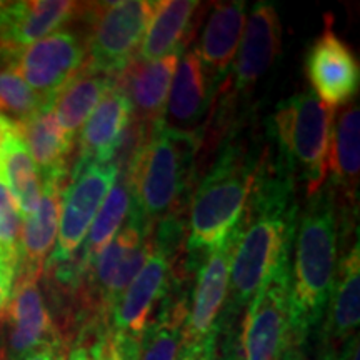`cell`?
<instances>
[{
	"mask_svg": "<svg viewBox=\"0 0 360 360\" xmlns=\"http://www.w3.org/2000/svg\"><path fill=\"white\" fill-rule=\"evenodd\" d=\"M334 109L312 92L295 94L281 102L270 117L277 141V164L312 197L326 186Z\"/></svg>",
	"mask_w": 360,
	"mask_h": 360,
	"instance_id": "5b68a950",
	"label": "cell"
},
{
	"mask_svg": "<svg viewBox=\"0 0 360 360\" xmlns=\"http://www.w3.org/2000/svg\"><path fill=\"white\" fill-rule=\"evenodd\" d=\"M155 7L152 0L84 4L77 20L85 25L90 64L114 77L122 72L137 58Z\"/></svg>",
	"mask_w": 360,
	"mask_h": 360,
	"instance_id": "8992f818",
	"label": "cell"
},
{
	"mask_svg": "<svg viewBox=\"0 0 360 360\" xmlns=\"http://www.w3.org/2000/svg\"><path fill=\"white\" fill-rule=\"evenodd\" d=\"M7 7H8V2H0V25H2L4 22V15H6Z\"/></svg>",
	"mask_w": 360,
	"mask_h": 360,
	"instance_id": "f35d334b",
	"label": "cell"
},
{
	"mask_svg": "<svg viewBox=\"0 0 360 360\" xmlns=\"http://www.w3.org/2000/svg\"><path fill=\"white\" fill-rule=\"evenodd\" d=\"M110 359L112 360H137V342L139 339L129 337H114L110 334Z\"/></svg>",
	"mask_w": 360,
	"mask_h": 360,
	"instance_id": "e575fe53",
	"label": "cell"
},
{
	"mask_svg": "<svg viewBox=\"0 0 360 360\" xmlns=\"http://www.w3.org/2000/svg\"><path fill=\"white\" fill-rule=\"evenodd\" d=\"M0 64H2V57H0Z\"/></svg>",
	"mask_w": 360,
	"mask_h": 360,
	"instance_id": "60d3db41",
	"label": "cell"
},
{
	"mask_svg": "<svg viewBox=\"0 0 360 360\" xmlns=\"http://www.w3.org/2000/svg\"><path fill=\"white\" fill-rule=\"evenodd\" d=\"M295 255L290 269V342L304 345L321 323L339 264V205L330 187L309 197L297 217Z\"/></svg>",
	"mask_w": 360,
	"mask_h": 360,
	"instance_id": "3957f363",
	"label": "cell"
},
{
	"mask_svg": "<svg viewBox=\"0 0 360 360\" xmlns=\"http://www.w3.org/2000/svg\"><path fill=\"white\" fill-rule=\"evenodd\" d=\"M22 217L15 199L0 182V250L19 264V244H20Z\"/></svg>",
	"mask_w": 360,
	"mask_h": 360,
	"instance_id": "4dcf8cb0",
	"label": "cell"
},
{
	"mask_svg": "<svg viewBox=\"0 0 360 360\" xmlns=\"http://www.w3.org/2000/svg\"><path fill=\"white\" fill-rule=\"evenodd\" d=\"M64 360H112L109 335L102 330L94 342L79 340L74 347L65 350Z\"/></svg>",
	"mask_w": 360,
	"mask_h": 360,
	"instance_id": "1f68e13d",
	"label": "cell"
},
{
	"mask_svg": "<svg viewBox=\"0 0 360 360\" xmlns=\"http://www.w3.org/2000/svg\"><path fill=\"white\" fill-rule=\"evenodd\" d=\"M0 182L6 184L17 202L20 215L30 217L40 200V174L15 120L0 115Z\"/></svg>",
	"mask_w": 360,
	"mask_h": 360,
	"instance_id": "44dd1931",
	"label": "cell"
},
{
	"mask_svg": "<svg viewBox=\"0 0 360 360\" xmlns=\"http://www.w3.org/2000/svg\"><path fill=\"white\" fill-rule=\"evenodd\" d=\"M114 75L98 70L87 60L70 82L57 94L52 102L53 114L64 132L75 139L85 120L96 110L109 90L114 87Z\"/></svg>",
	"mask_w": 360,
	"mask_h": 360,
	"instance_id": "4316f807",
	"label": "cell"
},
{
	"mask_svg": "<svg viewBox=\"0 0 360 360\" xmlns=\"http://www.w3.org/2000/svg\"><path fill=\"white\" fill-rule=\"evenodd\" d=\"M219 332L220 323H217L214 330L204 340H200L199 344L184 349L180 360H222V357L219 355Z\"/></svg>",
	"mask_w": 360,
	"mask_h": 360,
	"instance_id": "d6a6232c",
	"label": "cell"
},
{
	"mask_svg": "<svg viewBox=\"0 0 360 360\" xmlns=\"http://www.w3.org/2000/svg\"><path fill=\"white\" fill-rule=\"evenodd\" d=\"M45 103L11 64H0V115L15 122H25Z\"/></svg>",
	"mask_w": 360,
	"mask_h": 360,
	"instance_id": "f546056e",
	"label": "cell"
},
{
	"mask_svg": "<svg viewBox=\"0 0 360 360\" xmlns=\"http://www.w3.org/2000/svg\"><path fill=\"white\" fill-rule=\"evenodd\" d=\"M337 205L349 212H357L359 177H360V109L359 102L350 101L342 107L332 125L328 148L327 177Z\"/></svg>",
	"mask_w": 360,
	"mask_h": 360,
	"instance_id": "ac0fdd59",
	"label": "cell"
},
{
	"mask_svg": "<svg viewBox=\"0 0 360 360\" xmlns=\"http://www.w3.org/2000/svg\"><path fill=\"white\" fill-rule=\"evenodd\" d=\"M187 312L184 297L162 300L157 317L150 319L139 337L137 360H180Z\"/></svg>",
	"mask_w": 360,
	"mask_h": 360,
	"instance_id": "83f0119b",
	"label": "cell"
},
{
	"mask_svg": "<svg viewBox=\"0 0 360 360\" xmlns=\"http://www.w3.org/2000/svg\"><path fill=\"white\" fill-rule=\"evenodd\" d=\"M245 2H215L202 34L199 56L214 82L222 77L237 56L245 27Z\"/></svg>",
	"mask_w": 360,
	"mask_h": 360,
	"instance_id": "d4e9b609",
	"label": "cell"
},
{
	"mask_svg": "<svg viewBox=\"0 0 360 360\" xmlns=\"http://www.w3.org/2000/svg\"><path fill=\"white\" fill-rule=\"evenodd\" d=\"M87 60L84 34L65 27L22 49L6 64H11L40 98L53 102Z\"/></svg>",
	"mask_w": 360,
	"mask_h": 360,
	"instance_id": "8fae6325",
	"label": "cell"
},
{
	"mask_svg": "<svg viewBox=\"0 0 360 360\" xmlns=\"http://www.w3.org/2000/svg\"><path fill=\"white\" fill-rule=\"evenodd\" d=\"M277 360H305V355L302 352V345L290 344L289 347L283 350V354Z\"/></svg>",
	"mask_w": 360,
	"mask_h": 360,
	"instance_id": "74e56055",
	"label": "cell"
},
{
	"mask_svg": "<svg viewBox=\"0 0 360 360\" xmlns=\"http://www.w3.org/2000/svg\"><path fill=\"white\" fill-rule=\"evenodd\" d=\"M65 180L67 177L58 175L40 179L42 191L37 209L22 224L17 269L44 270L45 260L53 250L58 233Z\"/></svg>",
	"mask_w": 360,
	"mask_h": 360,
	"instance_id": "7402d4cb",
	"label": "cell"
},
{
	"mask_svg": "<svg viewBox=\"0 0 360 360\" xmlns=\"http://www.w3.org/2000/svg\"><path fill=\"white\" fill-rule=\"evenodd\" d=\"M42 274L44 270L17 269L11 299L0 319L6 326L0 360H20L49 342L64 340L45 305L40 289Z\"/></svg>",
	"mask_w": 360,
	"mask_h": 360,
	"instance_id": "7c38bea8",
	"label": "cell"
},
{
	"mask_svg": "<svg viewBox=\"0 0 360 360\" xmlns=\"http://www.w3.org/2000/svg\"><path fill=\"white\" fill-rule=\"evenodd\" d=\"M297 210L292 179L278 164L265 165L262 162L245 212L233 229L229 315L247 307L278 265L290 259Z\"/></svg>",
	"mask_w": 360,
	"mask_h": 360,
	"instance_id": "6da1fadb",
	"label": "cell"
},
{
	"mask_svg": "<svg viewBox=\"0 0 360 360\" xmlns=\"http://www.w3.org/2000/svg\"><path fill=\"white\" fill-rule=\"evenodd\" d=\"M222 360H233V359H232V355H227V357H224Z\"/></svg>",
	"mask_w": 360,
	"mask_h": 360,
	"instance_id": "ab89813d",
	"label": "cell"
},
{
	"mask_svg": "<svg viewBox=\"0 0 360 360\" xmlns=\"http://www.w3.org/2000/svg\"><path fill=\"white\" fill-rule=\"evenodd\" d=\"M82 2L70 0H30L8 2L0 25V57L2 64L22 49L65 29L72 20H77Z\"/></svg>",
	"mask_w": 360,
	"mask_h": 360,
	"instance_id": "2e32d148",
	"label": "cell"
},
{
	"mask_svg": "<svg viewBox=\"0 0 360 360\" xmlns=\"http://www.w3.org/2000/svg\"><path fill=\"white\" fill-rule=\"evenodd\" d=\"M202 65L199 51L188 49L179 60L165 107L164 124L169 127L193 132L204 119L209 103V80Z\"/></svg>",
	"mask_w": 360,
	"mask_h": 360,
	"instance_id": "cb8c5ba5",
	"label": "cell"
},
{
	"mask_svg": "<svg viewBox=\"0 0 360 360\" xmlns=\"http://www.w3.org/2000/svg\"><path fill=\"white\" fill-rule=\"evenodd\" d=\"M154 250V229L129 212V222L98 252L84 276L87 323L105 322L107 312L141 272Z\"/></svg>",
	"mask_w": 360,
	"mask_h": 360,
	"instance_id": "52a82bcc",
	"label": "cell"
},
{
	"mask_svg": "<svg viewBox=\"0 0 360 360\" xmlns=\"http://www.w3.org/2000/svg\"><path fill=\"white\" fill-rule=\"evenodd\" d=\"M65 345L67 342L64 340L49 342V344L42 345V347L35 349L34 352L27 354L25 357L20 360H64Z\"/></svg>",
	"mask_w": 360,
	"mask_h": 360,
	"instance_id": "d590c367",
	"label": "cell"
},
{
	"mask_svg": "<svg viewBox=\"0 0 360 360\" xmlns=\"http://www.w3.org/2000/svg\"><path fill=\"white\" fill-rule=\"evenodd\" d=\"M117 175L119 170L114 162L72 167L70 182L62 193L58 240L45 265L62 264L75 257Z\"/></svg>",
	"mask_w": 360,
	"mask_h": 360,
	"instance_id": "30bf717a",
	"label": "cell"
},
{
	"mask_svg": "<svg viewBox=\"0 0 360 360\" xmlns=\"http://www.w3.org/2000/svg\"><path fill=\"white\" fill-rule=\"evenodd\" d=\"M262 160L227 143L191 197L187 250L205 255L231 236L245 212Z\"/></svg>",
	"mask_w": 360,
	"mask_h": 360,
	"instance_id": "277c9868",
	"label": "cell"
},
{
	"mask_svg": "<svg viewBox=\"0 0 360 360\" xmlns=\"http://www.w3.org/2000/svg\"><path fill=\"white\" fill-rule=\"evenodd\" d=\"M20 127L40 179L52 175L67 177L75 139L67 135L58 125L52 102L45 103L30 119L22 122Z\"/></svg>",
	"mask_w": 360,
	"mask_h": 360,
	"instance_id": "484cf974",
	"label": "cell"
},
{
	"mask_svg": "<svg viewBox=\"0 0 360 360\" xmlns=\"http://www.w3.org/2000/svg\"><path fill=\"white\" fill-rule=\"evenodd\" d=\"M202 139L159 122L148 127L146 139L122 172L130 188V214L147 227L179 220L191 204L195 159Z\"/></svg>",
	"mask_w": 360,
	"mask_h": 360,
	"instance_id": "7a4b0ae2",
	"label": "cell"
},
{
	"mask_svg": "<svg viewBox=\"0 0 360 360\" xmlns=\"http://www.w3.org/2000/svg\"><path fill=\"white\" fill-rule=\"evenodd\" d=\"M17 262L8 257L4 250H0V319H2L4 310L7 307L8 299H11V292L13 281H15Z\"/></svg>",
	"mask_w": 360,
	"mask_h": 360,
	"instance_id": "836d02e7",
	"label": "cell"
},
{
	"mask_svg": "<svg viewBox=\"0 0 360 360\" xmlns=\"http://www.w3.org/2000/svg\"><path fill=\"white\" fill-rule=\"evenodd\" d=\"M335 360H359V335H355L354 339L342 349V352Z\"/></svg>",
	"mask_w": 360,
	"mask_h": 360,
	"instance_id": "8d00e7d4",
	"label": "cell"
},
{
	"mask_svg": "<svg viewBox=\"0 0 360 360\" xmlns=\"http://www.w3.org/2000/svg\"><path fill=\"white\" fill-rule=\"evenodd\" d=\"M290 259L260 287L247 305L240 334L242 360H277L290 342Z\"/></svg>",
	"mask_w": 360,
	"mask_h": 360,
	"instance_id": "9c48e42d",
	"label": "cell"
},
{
	"mask_svg": "<svg viewBox=\"0 0 360 360\" xmlns=\"http://www.w3.org/2000/svg\"><path fill=\"white\" fill-rule=\"evenodd\" d=\"M322 327L319 360H335L354 339L360 321V255L359 238L339 259Z\"/></svg>",
	"mask_w": 360,
	"mask_h": 360,
	"instance_id": "9a60e30c",
	"label": "cell"
},
{
	"mask_svg": "<svg viewBox=\"0 0 360 360\" xmlns=\"http://www.w3.org/2000/svg\"><path fill=\"white\" fill-rule=\"evenodd\" d=\"M282 49V24L272 2H257L245 20L244 34L233 58L232 87L247 92L267 74Z\"/></svg>",
	"mask_w": 360,
	"mask_h": 360,
	"instance_id": "e0dca14e",
	"label": "cell"
},
{
	"mask_svg": "<svg viewBox=\"0 0 360 360\" xmlns=\"http://www.w3.org/2000/svg\"><path fill=\"white\" fill-rule=\"evenodd\" d=\"M200 2L192 0H162L147 27L137 60L152 62L170 53H182L195 35Z\"/></svg>",
	"mask_w": 360,
	"mask_h": 360,
	"instance_id": "603a6c76",
	"label": "cell"
},
{
	"mask_svg": "<svg viewBox=\"0 0 360 360\" xmlns=\"http://www.w3.org/2000/svg\"><path fill=\"white\" fill-rule=\"evenodd\" d=\"M179 53H170L159 60H135L115 75L119 87L132 105L134 119L146 125L164 122L170 85L179 64Z\"/></svg>",
	"mask_w": 360,
	"mask_h": 360,
	"instance_id": "d6986e66",
	"label": "cell"
},
{
	"mask_svg": "<svg viewBox=\"0 0 360 360\" xmlns=\"http://www.w3.org/2000/svg\"><path fill=\"white\" fill-rule=\"evenodd\" d=\"M174 237L154 236V250L141 272L107 312L103 328L114 337L139 339L150 322L154 307L165 299L175 277Z\"/></svg>",
	"mask_w": 360,
	"mask_h": 360,
	"instance_id": "ba28073f",
	"label": "cell"
},
{
	"mask_svg": "<svg viewBox=\"0 0 360 360\" xmlns=\"http://www.w3.org/2000/svg\"><path fill=\"white\" fill-rule=\"evenodd\" d=\"M233 242L236 236L232 231L222 244L207 252L202 260L184 326V349L204 340L219 323L217 319L229 295Z\"/></svg>",
	"mask_w": 360,
	"mask_h": 360,
	"instance_id": "5bb4252c",
	"label": "cell"
},
{
	"mask_svg": "<svg viewBox=\"0 0 360 360\" xmlns=\"http://www.w3.org/2000/svg\"><path fill=\"white\" fill-rule=\"evenodd\" d=\"M305 75L314 96L330 109L344 107L357 96L359 62L352 49L334 32L330 19L310 45L305 57Z\"/></svg>",
	"mask_w": 360,
	"mask_h": 360,
	"instance_id": "4fadbf2b",
	"label": "cell"
},
{
	"mask_svg": "<svg viewBox=\"0 0 360 360\" xmlns=\"http://www.w3.org/2000/svg\"><path fill=\"white\" fill-rule=\"evenodd\" d=\"M130 188L127 177L124 174L117 175L115 184L107 193L105 200L98 209V212L90 225L87 233V242H85L82 249L77 254V262L80 269L87 270V267L94 259L97 257L98 252L105 247L109 242L117 236V232L122 229L124 220L130 212Z\"/></svg>",
	"mask_w": 360,
	"mask_h": 360,
	"instance_id": "f1b7e54d",
	"label": "cell"
},
{
	"mask_svg": "<svg viewBox=\"0 0 360 360\" xmlns=\"http://www.w3.org/2000/svg\"><path fill=\"white\" fill-rule=\"evenodd\" d=\"M132 119V105L122 90L114 84L80 130L77 160L74 167L112 162L120 139Z\"/></svg>",
	"mask_w": 360,
	"mask_h": 360,
	"instance_id": "ffe728a7",
	"label": "cell"
}]
</instances>
